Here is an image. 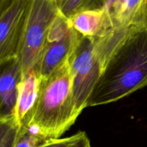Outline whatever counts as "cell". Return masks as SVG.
Listing matches in <instances>:
<instances>
[{
	"label": "cell",
	"instance_id": "cell-12",
	"mask_svg": "<svg viewBox=\"0 0 147 147\" xmlns=\"http://www.w3.org/2000/svg\"><path fill=\"white\" fill-rule=\"evenodd\" d=\"M20 130L15 117L0 119V147H15Z\"/></svg>",
	"mask_w": 147,
	"mask_h": 147
},
{
	"label": "cell",
	"instance_id": "cell-5",
	"mask_svg": "<svg viewBox=\"0 0 147 147\" xmlns=\"http://www.w3.org/2000/svg\"><path fill=\"white\" fill-rule=\"evenodd\" d=\"M79 37L80 34L73 28L68 19L59 14L49 30L35 69L40 80L48 78L68 62Z\"/></svg>",
	"mask_w": 147,
	"mask_h": 147
},
{
	"label": "cell",
	"instance_id": "cell-13",
	"mask_svg": "<svg viewBox=\"0 0 147 147\" xmlns=\"http://www.w3.org/2000/svg\"><path fill=\"white\" fill-rule=\"evenodd\" d=\"M68 147H92L91 143L85 132H79L78 139Z\"/></svg>",
	"mask_w": 147,
	"mask_h": 147
},
{
	"label": "cell",
	"instance_id": "cell-8",
	"mask_svg": "<svg viewBox=\"0 0 147 147\" xmlns=\"http://www.w3.org/2000/svg\"><path fill=\"white\" fill-rule=\"evenodd\" d=\"M104 11L112 30L147 27V0H116Z\"/></svg>",
	"mask_w": 147,
	"mask_h": 147
},
{
	"label": "cell",
	"instance_id": "cell-1",
	"mask_svg": "<svg viewBox=\"0 0 147 147\" xmlns=\"http://www.w3.org/2000/svg\"><path fill=\"white\" fill-rule=\"evenodd\" d=\"M100 40L103 69L87 107L118 101L147 86V27L112 30Z\"/></svg>",
	"mask_w": 147,
	"mask_h": 147
},
{
	"label": "cell",
	"instance_id": "cell-2",
	"mask_svg": "<svg viewBox=\"0 0 147 147\" xmlns=\"http://www.w3.org/2000/svg\"><path fill=\"white\" fill-rule=\"evenodd\" d=\"M80 114L75 101L68 62L48 78L40 79V90L26 129L44 139H60Z\"/></svg>",
	"mask_w": 147,
	"mask_h": 147
},
{
	"label": "cell",
	"instance_id": "cell-7",
	"mask_svg": "<svg viewBox=\"0 0 147 147\" xmlns=\"http://www.w3.org/2000/svg\"><path fill=\"white\" fill-rule=\"evenodd\" d=\"M22 78L18 57L0 65V119L15 117L19 87Z\"/></svg>",
	"mask_w": 147,
	"mask_h": 147
},
{
	"label": "cell",
	"instance_id": "cell-14",
	"mask_svg": "<svg viewBox=\"0 0 147 147\" xmlns=\"http://www.w3.org/2000/svg\"><path fill=\"white\" fill-rule=\"evenodd\" d=\"M11 1H12V0H0V15L7 8V7L11 4Z\"/></svg>",
	"mask_w": 147,
	"mask_h": 147
},
{
	"label": "cell",
	"instance_id": "cell-3",
	"mask_svg": "<svg viewBox=\"0 0 147 147\" xmlns=\"http://www.w3.org/2000/svg\"><path fill=\"white\" fill-rule=\"evenodd\" d=\"M59 14L55 0H31L18 55L23 76L35 70L49 30Z\"/></svg>",
	"mask_w": 147,
	"mask_h": 147
},
{
	"label": "cell",
	"instance_id": "cell-11",
	"mask_svg": "<svg viewBox=\"0 0 147 147\" xmlns=\"http://www.w3.org/2000/svg\"><path fill=\"white\" fill-rule=\"evenodd\" d=\"M60 14L70 19L79 11L103 9L105 0H55Z\"/></svg>",
	"mask_w": 147,
	"mask_h": 147
},
{
	"label": "cell",
	"instance_id": "cell-6",
	"mask_svg": "<svg viewBox=\"0 0 147 147\" xmlns=\"http://www.w3.org/2000/svg\"><path fill=\"white\" fill-rule=\"evenodd\" d=\"M31 0H12L0 15V65L18 57Z\"/></svg>",
	"mask_w": 147,
	"mask_h": 147
},
{
	"label": "cell",
	"instance_id": "cell-9",
	"mask_svg": "<svg viewBox=\"0 0 147 147\" xmlns=\"http://www.w3.org/2000/svg\"><path fill=\"white\" fill-rule=\"evenodd\" d=\"M40 78L35 70L23 76L19 87L15 119L20 129L27 127L38 97Z\"/></svg>",
	"mask_w": 147,
	"mask_h": 147
},
{
	"label": "cell",
	"instance_id": "cell-4",
	"mask_svg": "<svg viewBox=\"0 0 147 147\" xmlns=\"http://www.w3.org/2000/svg\"><path fill=\"white\" fill-rule=\"evenodd\" d=\"M72 88L79 111L87 108L89 98L102 72V63L96 39L80 34L68 60Z\"/></svg>",
	"mask_w": 147,
	"mask_h": 147
},
{
	"label": "cell",
	"instance_id": "cell-10",
	"mask_svg": "<svg viewBox=\"0 0 147 147\" xmlns=\"http://www.w3.org/2000/svg\"><path fill=\"white\" fill-rule=\"evenodd\" d=\"M69 21L77 32L89 38H101L112 30L103 9L79 11Z\"/></svg>",
	"mask_w": 147,
	"mask_h": 147
}]
</instances>
